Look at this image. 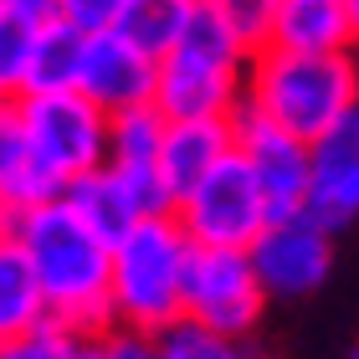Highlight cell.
Wrapping results in <instances>:
<instances>
[{"label":"cell","instance_id":"cell-1","mask_svg":"<svg viewBox=\"0 0 359 359\" xmlns=\"http://www.w3.org/2000/svg\"><path fill=\"white\" fill-rule=\"evenodd\" d=\"M11 241L26 252L36 287L46 298V318L72 334L113 329V241H103L77 210L62 201L15 210Z\"/></svg>","mask_w":359,"mask_h":359},{"label":"cell","instance_id":"cell-2","mask_svg":"<svg viewBox=\"0 0 359 359\" xmlns=\"http://www.w3.org/2000/svg\"><path fill=\"white\" fill-rule=\"evenodd\" d=\"M247 103L313 144L334 118L359 103V62L349 52H303V46H257L247 62Z\"/></svg>","mask_w":359,"mask_h":359},{"label":"cell","instance_id":"cell-3","mask_svg":"<svg viewBox=\"0 0 359 359\" xmlns=\"http://www.w3.org/2000/svg\"><path fill=\"white\" fill-rule=\"evenodd\" d=\"M252 46L226 26V15L201 0L180 41L159 57L154 103L165 118H231L247 97Z\"/></svg>","mask_w":359,"mask_h":359},{"label":"cell","instance_id":"cell-4","mask_svg":"<svg viewBox=\"0 0 359 359\" xmlns=\"http://www.w3.org/2000/svg\"><path fill=\"white\" fill-rule=\"evenodd\" d=\"M195 241L175 210L139 216L113 241V329L134 334H165L175 318H185V262Z\"/></svg>","mask_w":359,"mask_h":359},{"label":"cell","instance_id":"cell-5","mask_svg":"<svg viewBox=\"0 0 359 359\" xmlns=\"http://www.w3.org/2000/svg\"><path fill=\"white\" fill-rule=\"evenodd\" d=\"M15 113L26 123L31 149L41 154V165L52 170L62 185L97 165H108V113L77 88L57 93H21Z\"/></svg>","mask_w":359,"mask_h":359},{"label":"cell","instance_id":"cell-6","mask_svg":"<svg viewBox=\"0 0 359 359\" xmlns=\"http://www.w3.org/2000/svg\"><path fill=\"white\" fill-rule=\"evenodd\" d=\"M175 221L195 247H252L272 221V205L252 165L231 149L210 175H201V185H190L175 201Z\"/></svg>","mask_w":359,"mask_h":359},{"label":"cell","instance_id":"cell-7","mask_svg":"<svg viewBox=\"0 0 359 359\" xmlns=\"http://www.w3.org/2000/svg\"><path fill=\"white\" fill-rule=\"evenodd\" d=\"M267 287L252 267L247 247H190L185 262V318L205 329L257 339L267 313Z\"/></svg>","mask_w":359,"mask_h":359},{"label":"cell","instance_id":"cell-8","mask_svg":"<svg viewBox=\"0 0 359 359\" xmlns=\"http://www.w3.org/2000/svg\"><path fill=\"white\" fill-rule=\"evenodd\" d=\"M334 236L339 231H329L308 210L272 216L262 226V236L247 247L267 298H308V292H318L334 272Z\"/></svg>","mask_w":359,"mask_h":359},{"label":"cell","instance_id":"cell-9","mask_svg":"<svg viewBox=\"0 0 359 359\" xmlns=\"http://www.w3.org/2000/svg\"><path fill=\"white\" fill-rule=\"evenodd\" d=\"M231 134H236V154L252 165L257 185H262L272 216H292L308 201V139L287 134L283 123H272L267 113H257L247 97L231 113Z\"/></svg>","mask_w":359,"mask_h":359},{"label":"cell","instance_id":"cell-10","mask_svg":"<svg viewBox=\"0 0 359 359\" xmlns=\"http://www.w3.org/2000/svg\"><path fill=\"white\" fill-rule=\"evenodd\" d=\"M303 210L329 231L359 221V103L308 144V201Z\"/></svg>","mask_w":359,"mask_h":359},{"label":"cell","instance_id":"cell-11","mask_svg":"<svg viewBox=\"0 0 359 359\" xmlns=\"http://www.w3.org/2000/svg\"><path fill=\"white\" fill-rule=\"evenodd\" d=\"M154 88H159V57H149L144 46H134L113 26L88 31L83 67H77V93H88L113 118V113H123V108L154 103Z\"/></svg>","mask_w":359,"mask_h":359},{"label":"cell","instance_id":"cell-12","mask_svg":"<svg viewBox=\"0 0 359 359\" xmlns=\"http://www.w3.org/2000/svg\"><path fill=\"white\" fill-rule=\"evenodd\" d=\"M231 149V118H170L165 144H159V175H165L170 195L180 201L190 185H201V175H210Z\"/></svg>","mask_w":359,"mask_h":359},{"label":"cell","instance_id":"cell-13","mask_svg":"<svg viewBox=\"0 0 359 359\" xmlns=\"http://www.w3.org/2000/svg\"><path fill=\"white\" fill-rule=\"evenodd\" d=\"M62 190H67V185L41 165L36 149H31L15 103H0V195H6L15 210H31V205L57 201Z\"/></svg>","mask_w":359,"mask_h":359},{"label":"cell","instance_id":"cell-14","mask_svg":"<svg viewBox=\"0 0 359 359\" xmlns=\"http://www.w3.org/2000/svg\"><path fill=\"white\" fill-rule=\"evenodd\" d=\"M354 31L349 0H277L272 15V41L303 52H349Z\"/></svg>","mask_w":359,"mask_h":359},{"label":"cell","instance_id":"cell-15","mask_svg":"<svg viewBox=\"0 0 359 359\" xmlns=\"http://www.w3.org/2000/svg\"><path fill=\"white\" fill-rule=\"evenodd\" d=\"M62 201H67L103 241H118L128 226L139 221V201H134V190L123 185V175L113 170V165H97V170H88V175L67 180Z\"/></svg>","mask_w":359,"mask_h":359},{"label":"cell","instance_id":"cell-16","mask_svg":"<svg viewBox=\"0 0 359 359\" xmlns=\"http://www.w3.org/2000/svg\"><path fill=\"white\" fill-rule=\"evenodd\" d=\"M83 46L88 31L52 15L36 26L31 41V67H26V93H57V88H77V67H83Z\"/></svg>","mask_w":359,"mask_h":359},{"label":"cell","instance_id":"cell-17","mask_svg":"<svg viewBox=\"0 0 359 359\" xmlns=\"http://www.w3.org/2000/svg\"><path fill=\"white\" fill-rule=\"evenodd\" d=\"M41 323H46V298L36 287V272L15 241H0V344L41 329Z\"/></svg>","mask_w":359,"mask_h":359},{"label":"cell","instance_id":"cell-18","mask_svg":"<svg viewBox=\"0 0 359 359\" xmlns=\"http://www.w3.org/2000/svg\"><path fill=\"white\" fill-rule=\"evenodd\" d=\"M195 6H201V0H123L113 31H123V36L134 46H144L149 57H165L180 41L185 21L195 15Z\"/></svg>","mask_w":359,"mask_h":359},{"label":"cell","instance_id":"cell-19","mask_svg":"<svg viewBox=\"0 0 359 359\" xmlns=\"http://www.w3.org/2000/svg\"><path fill=\"white\" fill-rule=\"evenodd\" d=\"M154 359H262L252 339L205 329L195 318H175L165 334H154Z\"/></svg>","mask_w":359,"mask_h":359},{"label":"cell","instance_id":"cell-20","mask_svg":"<svg viewBox=\"0 0 359 359\" xmlns=\"http://www.w3.org/2000/svg\"><path fill=\"white\" fill-rule=\"evenodd\" d=\"M31 41H36V26L11 15V11H0V103H15L26 93Z\"/></svg>","mask_w":359,"mask_h":359},{"label":"cell","instance_id":"cell-21","mask_svg":"<svg viewBox=\"0 0 359 359\" xmlns=\"http://www.w3.org/2000/svg\"><path fill=\"white\" fill-rule=\"evenodd\" d=\"M72 339H77L72 329H62V323L46 318L41 329H31L21 339H6V344H0V359H67Z\"/></svg>","mask_w":359,"mask_h":359},{"label":"cell","instance_id":"cell-22","mask_svg":"<svg viewBox=\"0 0 359 359\" xmlns=\"http://www.w3.org/2000/svg\"><path fill=\"white\" fill-rule=\"evenodd\" d=\"M118 11H123V0H57V15L62 21H72V26H83V31H103L118 21Z\"/></svg>","mask_w":359,"mask_h":359},{"label":"cell","instance_id":"cell-23","mask_svg":"<svg viewBox=\"0 0 359 359\" xmlns=\"http://www.w3.org/2000/svg\"><path fill=\"white\" fill-rule=\"evenodd\" d=\"M0 11L21 15V21H31V26H41V21H52V15H57V0H0Z\"/></svg>","mask_w":359,"mask_h":359},{"label":"cell","instance_id":"cell-24","mask_svg":"<svg viewBox=\"0 0 359 359\" xmlns=\"http://www.w3.org/2000/svg\"><path fill=\"white\" fill-rule=\"evenodd\" d=\"M67 359H113V344H108V329L103 334H77Z\"/></svg>","mask_w":359,"mask_h":359},{"label":"cell","instance_id":"cell-25","mask_svg":"<svg viewBox=\"0 0 359 359\" xmlns=\"http://www.w3.org/2000/svg\"><path fill=\"white\" fill-rule=\"evenodd\" d=\"M11 231H15V205L0 195V241H11Z\"/></svg>","mask_w":359,"mask_h":359},{"label":"cell","instance_id":"cell-26","mask_svg":"<svg viewBox=\"0 0 359 359\" xmlns=\"http://www.w3.org/2000/svg\"><path fill=\"white\" fill-rule=\"evenodd\" d=\"M349 15H354V26H359V0H349Z\"/></svg>","mask_w":359,"mask_h":359},{"label":"cell","instance_id":"cell-27","mask_svg":"<svg viewBox=\"0 0 359 359\" xmlns=\"http://www.w3.org/2000/svg\"><path fill=\"white\" fill-rule=\"evenodd\" d=\"M354 62H359V31H354Z\"/></svg>","mask_w":359,"mask_h":359},{"label":"cell","instance_id":"cell-28","mask_svg":"<svg viewBox=\"0 0 359 359\" xmlns=\"http://www.w3.org/2000/svg\"><path fill=\"white\" fill-rule=\"evenodd\" d=\"M344 359H359V344H354V349H349V354H344Z\"/></svg>","mask_w":359,"mask_h":359}]
</instances>
